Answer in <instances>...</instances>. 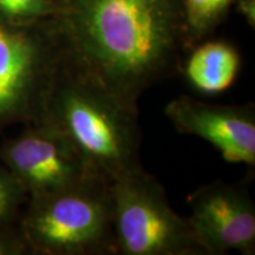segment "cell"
<instances>
[{
    "mask_svg": "<svg viewBox=\"0 0 255 255\" xmlns=\"http://www.w3.org/2000/svg\"><path fill=\"white\" fill-rule=\"evenodd\" d=\"M240 65V55L234 46L226 41L214 40L201 44L193 50L183 71L195 90L214 95L232 87Z\"/></svg>",
    "mask_w": 255,
    "mask_h": 255,
    "instance_id": "obj_9",
    "label": "cell"
},
{
    "mask_svg": "<svg viewBox=\"0 0 255 255\" xmlns=\"http://www.w3.org/2000/svg\"><path fill=\"white\" fill-rule=\"evenodd\" d=\"M18 251H20V247L17 241L0 238V255L17 253Z\"/></svg>",
    "mask_w": 255,
    "mask_h": 255,
    "instance_id": "obj_14",
    "label": "cell"
},
{
    "mask_svg": "<svg viewBox=\"0 0 255 255\" xmlns=\"http://www.w3.org/2000/svg\"><path fill=\"white\" fill-rule=\"evenodd\" d=\"M110 188L116 254L208 255L188 218L171 208L163 186L142 167Z\"/></svg>",
    "mask_w": 255,
    "mask_h": 255,
    "instance_id": "obj_4",
    "label": "cell"
},
{
    "mask_svg": "<svg viewBox=\"0 0 255 255\" xmlns=\"http://www.w3.org/2000/svg\"><path fill=\"white\" fill-rule=\"evenodd\" d=\"M25 193V188L13 174L0 168V225L7 222L14 215Z\"/></svg>",
    "mask_w": 255,
    "mask_h": 255,
    "instance_id": "obj_12",
    "label": "cell"
},
{
    "mask_svg": "<svg viewBox=\"0 0 255 255\" xmlns=\"http://www.w3.org/2000/svg\"><path fill=\"white\" fill-rule=\"evenodd\" d=\"M188 202V221L207 254H254L255 206L247 188L215 181L194 191Z\"/></svg>",
    "mask_w": 255,
    "mask_h": 255,
    "instance_id": "obj_7",
    "label": "cell"
},
{
    "mask_svg": "<svg viewBox=\"0 0 255 255\" xmlns=\"http://www.w3.org/2000/svg\"><path fill=\"white\" fill-rule=\"evenodd\" d=\"M4 159L9 171L32 197L75 187L97 174L76 146L47 124H40L38 129L8 143Z\"/></svg>",
    "mask_w": 255,
    "mask_h": 255,
    "instance_id": "obj_6",
    "label": "cell"
},
{
    "mask_svg": "<svg viewBox=\"0 0 255 255\" xmlns=\"http://www.w3.org/2000/svg\"><path fill=\"white\" fill-rule=\"evenodd\" d=\"M40 124L62 132L109 181L142 167L138 107L121 100L64 52Z\"/></svg>",
    "mask_w": 255,
    "mask_h": 255,
    "instance_id": "obj_2",
    "label": "cell"
},
{
    "mask_svg": "<svg viewBox=\"0 0 255 255\" xmlns=\"http://www.w3.org/2000/svg\"><path fill=\"white\" fill-rule=\"evenodd\" d=\"M238 11L252 28L255 26V0H235Z\"/></svg>",
    "mask_w": 255,
    "mask_h": 255,
    "instance_id": "obj_13",
    "label": "cell"
},
{
    "mask_svg": "<svg viewBox=\"0 0 255 255\" xmlns=\"http://www.w3.org/2000/svg\"><path fill=\"white\" fill-rule=\"evenodd\" d=\"M235 0H182L187 45L209 34L228 13Z\"/></svg>",
    "mask_w": 255,
    "mask_h": 255,
    "instance_id": "obj_10",
    "label": "cell"
},
{
    "mask_svg": "<svg viewBox=\"0 0 255 255\" xmlns=\"http://www.w3.org/2000/svg\"><path fill=\"white\" fill-rule=\"evenodd\" d=\"M175 129L209 142L229 163L255 165L253 104L220 105L182 95L164 107Z\"/></svg>",
    "mask_w": 255,
    "mask_h": 255,
    "instance_id": "obj_8",
    "label": "cell"
},
{
    "mask_svg": "<svg viewBox=\"0 0 255 255\" xmlns=\"http://www.w3.org/2000/svg\"><path fill=\"white\" fill-rule=\"evenodd\" d=\"M55 13V0H0V19L9 24H34Z\"/></svg>",
    "mask_w": 255,
    "mask_h": 255,
    "instance_id": "obj_11",
    "label": "cell"
},
{
    "mask_svg": "<svg viewBox=\"0 0 255 255\" xmlns=\"http://www.w3.org/2000/svg\"><path fill=\"white\" fill-rule=\"evenodd\" d=\"M63 52L126 103L182 70V0H55Z\"/></svg>",
    "mask_w": 255,
    "mask_h": 255,
    "instance_id": "obj_1",
    "label": "cell"
},
{
    "mask_svg": "<svg viewBox=\"0 0 255 255\" xmlns=\"http://www.w3.org/2000/svg\"><path fill=\"white\" fill-rule=\"evenodd\" d=\"M0 19V127L17 120L40 123L63 57L51 18L43 30Z\"/></svg>",
    "mask_w": 255,
    "mask_h": 255,
    "instance_id": "obj_5",
    "label": "cell"
},
{
    "mask_svg": "<svg viewBox=\"0 0 255 255\" xmlns=\"http://www.w3.org/2000/svg\"><path fill=\"white\" fill-rule=\"evenodd\" d=\"M111 181L92 175L77 186L33 197L25 235L41 253L116 254Z\"/></svg>",
    "mask_w": 255,
    "mask_h": 255,
    "instance_id": "obj_3",
    "label": "cell"
}]
</instances>
